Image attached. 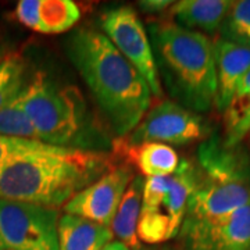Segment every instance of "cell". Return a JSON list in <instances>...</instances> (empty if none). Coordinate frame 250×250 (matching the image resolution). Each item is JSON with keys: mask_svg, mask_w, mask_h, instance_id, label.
<instances>
[{"mask_svg": "<svg viewBox=\"0 0 250 250\" xmlns=\"http://www.w3.org/2000/svg\"><path fill=\"white\" fill-rule=\"evenodd\" d=\"M25 86V60L18 53L7 54L0 62V108L17 98Z\"/></svg>", "mask_w": 250, "mask_h": 250, "instance_id": "cell-20", "label": "cell"}, {"mask_svg": "<svg viewBox=\"0 0 250 250\" xmlns=\"http://www.w3.org/2000/svg\"><path fill=\"white\" fill-rule=\"evenodd\" d=\"M145 178L136 175L125 190L116 215L111 221V231L129 250H142V243L138 239V224L142 210V196Z\"/></svg>", "mask_w": 250, "mask_h": 250, "instance_id": "cell-16", "label": "cell"}, {"mask_svg": "<svg viewBox=\"0 0 250 250\" xmlns=\"http://www.w3.org/2000/svg\"><path fill=\"white\" fill-rule=\"evenodd\" d=\"M65 52L118 136H126L152 104L149 83L102 31L78 28Z\"/></svg>", "mask_w": 250, "mask_h": 250, "instance_id": "cell-1", "label": "cell"}, {"mask_svg": "<svg viewBox=\"0 0 250 250\" xmlns=\"http://www.w3.org/2000/svg\"><path fill=\"white\" fill-rule=\"evenodd\" d=\"M17 20L41 34H62L80 21L78 6L70 0H21L16 7Z\"/></svg>", "mask_w": 250, "mask_h": 250, "instance_id": "cell-12", "label": "cell"}, {"mask_svg": "<svg viewBox=\"0 0 250 250\" xmlns=\"http://www.w3.org/2000/svg\"><path fill=\"white\" fill-rule=\"evenodd\" d=\"M100 250H129V248L125 246L123 242L111 241L108 245H106L104 248H102Z\"/></svg>", "mask_w": 250, "mask_h": 250, "instance_id": "cell-24", "label": "cell"}, {"mask_svg": "<svg viewBox=\"0 0 250 250\" xmlns=\"http://www.w3.org/2000/svg\"><path fill=\"white\" fill-rule=\"evenodd\" d=\"M168 250H170V249H168Z\"/></svg>", "mask_w": 250, "mask_h": 250, "instance_id": "cell-26", "label": "cell"}, {"mask_svg": "<svg viewBox=\"0 0 250 250\" xmlns=\"http://www.w3.org/2000/svg\"><path fill=\"white\" fill-rule=\"evenodd\" d=\"M60 210L0 199V250H59Z\"/></svg>", "mask_w": 250, "mask_h": 250, "instance_id": "cell-7", "label": "cell"}, {"mask_svg": "<svg viewBox=\"0 0 250 250\" xmlns=\"http://www.w3.org/2000/svg\"><path fill=\"white\" fill-rule=\"evenodd\" d=\"M185 250H250V203L215 223L182 225Z\"/></svg>", "mask_w": 250, "mask_h": 250, "instance_id": "cell-11", "label": "cell"}, {"mask_svg": "<svg viewBox=\"0 0 250 250\" xmlns=\"http://www.w3.org/2000/svg\"><path fill=\"white\" fill-rule=\"evenodd\" d=\"M132 178L134 174L129 167H116L71 197L62 206V210L65 214L78 215L110 227Z\"/></svg>", "mask_w": 250, "mask_h": 250, "instance_id": "cell-10", "label": "cell"}, {"mask_svg": "<svg viewBox=\"0 0 250 250\" xmlns=\"http://www.w3.org/2000/svg\"><path fill=\"white\" fill-rule=\"evenodd\" d=\"M213 45L217 74L214 106L224 113L232 99L238 83L250 68V47L235 45L221 38L213 42Z\"/></svg>", "mask_w": 250, "mask_h": 250, "instance_id": "cell-13", "label": "cell"}, {"mask_svg": "<svg viewBox=\"0 0 250 250\" xmlns=\"http://www.w3.org/2000/svg\"><path fill=\"white\" fill-rule=\"evenodd\" d=\"M225 114V141L228 147H236L250 131V68L238 83Z\"/></svg>", "mask_w": 250, "mask_h": 250, "instance_id": "cell-17", "label": "cell"}, {"mask_svg": "<svg viewBox=\"0 0 250 250\" xmlns=\"http://www.w3.org/2000/svg\"><path fill=\"white\" fill-rule=\"evenodd\" d=\"M221 39L250 47V0L232 1L220 27Z\"/></svg>", "mask_w": 250, "mask_h": 250, "instance_id": "cell-19", "label": "cell"}, {"mask_svg": "<svg viewBox=\"0 0 250 250\" xmlns=\"http://www.w3.org/2000/svg\"><path fill=\"white\" fill-rule=\"evenodd\" d=\"M6 56H7V54H3L1 52H0V62H1V60H3V59H4Z\"/></svg>", "mask_w": 250, "mask_h": 250, "instance_id": "cell-25", "label": "cell"}, {"mask_svg": "<svg viewBox=\"0 0 250 250\" xmlns=\"http://www.w3.org/2000/svg\"><path fill=\"white\" fill-rule=\"evenodd\" d=\"M106 153L81 149L34 154L0 168V199L59 208L110 171Z\"/></svg>", "mask_w": 250, "mask_h": 250, "instance_id": "cell-2", "label": "cell"}, {"mask_svg": "<svg viewBox=\"0 0 250 250\" xmlns=\"http://www.w3.org/2000/svg\"><path fill=\"white\" fill-rule=\"evenodd\" d=\"M102 32L117 50L134 65L149 83L153 96L160 98L163 89L147 29L129 6L104 11L100 17Z\"/></svg>", "mask_w": 250, "mask_h": 250, "instance_id": "cell-8", "label": "cell"}, {"mask_svg": "<svg viewBox=\"0 0 250 250\" xmlns=\"http://www.w3.org/2000/svg\"><path fill=\"white\" fill-rule=\"evenodd\" d=\"M200 179L182 225L215 223L250 203V163L236 147L210 138L197 150Z\"/></svg>", "mask_w": 250, "mask_h": 250, "instance_id": "cell-4", "label": "cell"}, {"mask_svg": "<svg viewBox=\"0 0 250 250\" xmlns=\"http://www.w3.org/2000/svg\"><path fill=\"white\" fill-rule=\"evenodd\" d=\"M22 107L41 142L56 147L90 150L86 136L85 104L80 92L36 74L20 93Z\"/></svg>", "mask_w": 250, "mask_h": 250, "instance_id": "cell-5", "label": "cell"}, {"mask_svg": "<svg viewBox=\"0 0 250 250\" xmlns=\"http://www.w3.org/2000/svg\"><path fill=\"white\" fill-rule=\"evenodd\" d=\"M147 34L157 72L175 103L195 113L208 111L217 95L213 42L175 22H152Z\"/></svg>", "mask_w": 250, "mask_h": 250, "instance_id": "cell-3", "label": "cell"}, {"mask_svg": "<svg viewBox=\"0 0 250 250\" xmlns=\"http://www.w3.org/2000/svg\"><path fill=\"white\" fill-rule=\"evenodd\" d=\"M232 1L228 0H181L172 3L171 16L175 24L200 34L220 31Z\"/></svg>", "mask_w": 250, "mask_h": 250, "instance_id": "cell-14", "label": "cell"}, {"mask_svg": "<svg viewBox=\"0 0 250 250\" xmlns=\"http://www.w3.org/2000/svg\"><path fill=\"white\" fill-rule=\"evenodd\" d=\"M131 159L146 178L171 175L178 168V153L164 143L149 142L131 147Z\"/></svg>", "mask_w": 250, "mask_h": 250, "instance_id": "cell-18", "label": "cell"}, {"mask_svg": "<svg viewBox=\"0 0 250 250\" xmlns=\"http://www.w3.org/2000/svg\"><path fill=\"white\" fill-rule=\"evenodd\" d=\"M138 6L145 13H160V11L170 9L172 6V1L170 0H141Z\"/></svg>", "mask_w": 250, "mask_h": 250, "instance_id": "cell-23", "label": "cell"}, {"mask_svg": "<svg viewBox=\"0 0 250 250\" xmlns=\"http://www.w3.org/2000/svg\"><path fill=\"white\" fill-rule=\"evenodd\" d=\"M110 227L78 215H60L57 225L59 250H100L113 241Z\"/></svg>", "mask_w": 250, "mask_h": 250, "instance_id": "cell-15", "label": "cell"}, {"mask_svg": "<svg viewBox=\"0 0 250 250\" xmlns=\"http://www.w3.org/2000/svg\"><path fill=\"white\" fill-rule=\"evenodd\" d=\"M207 134V124L197 113L172 100H163L149 108L128 135V145L157 142L182 146L203 139Z\"/></svg>", "mask_w": 250, "mask_h": 250, "instance_id": "cell-9", "label": "cell"}, {"mask_svg": "<svg viewBox=\"0 0 250 250\" xmlns=\"http://www.w3.org/2000/svg\"><path fill=\"white\" fill-rule=\"evenodd\" d=\"M199 179V170L189 160L179 161L171 175L145 178L136 232L141 243L159 245L178 236Z\"/></svg>", "mask_w": 250, "mask_h": 250, "instance_id": "cell-6", "label": "cell"}, {"mask_svg": "<svg viewBox=\"0 0 250 250\" xmlns=\"http://www.w3.org/2000/svg\"><path fill=\"white\" fill-rule=\"evenodd\" d=\"M59 149L62 147H56L39 141H29V139H20V138L0 135V168L18 159L34 156V154L57 152Z\"/></svg>", "mask_w": 250, "mask_h": 250, "instance_id": "cell-22", "label": "cell"}, {"mask_svg": "<svg viewBox=\"0 0 250 250\" xmlns=\"http://www.w3.org/2000/svg\"><path fill=\"white\" fill-rule=\"evenodd\" d=\"M0 135L39 141L35 126L31 123L29 117L22 107L20 95L14 100H11L7 106L0 108Z\"/></svg>", "mask_w": 250, "mask_h": 250, "instance_id": "cell-21", "label": "cell"}]
</instances>
